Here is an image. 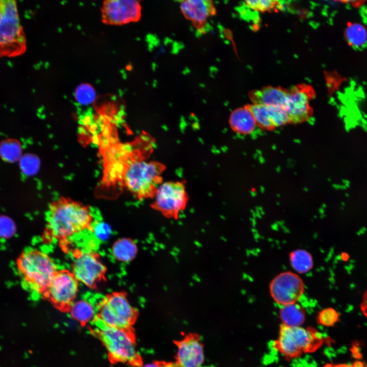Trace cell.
Segmentation results:
<instances>
[{
  "mask_svg": "<svg viewBox=\"0 0 367 367\" xmlns=\"http://www.w3.org/2000/svg\"><path fill=\"white\" fill-rule=\"evenodd\" d=\"M16 231L15 223L11 219L5 216H0V237L8 239L12 237Z\"/></svg>",
  "mask_w": 367,
  "mask_h": 367,
  "instance_id": "obj_29",
  "label": "cell"
},
{
  "mask_svg": "<svg viewBox=\"0 0 367 367\" xmlns=\"http://www.w3.org/2000/svg\"><path fill=\"white\" fill-rule=\"evenodd\" d=\"M69 312L71 317L82 326L91 322L96 314L95 306L90 301L86 300L75 301Z\"/></svg>",
  "mask_w": 367,
  "mask_h": 367,
  "instance_id": "obj_21",
  "label": "cell"
},
{
  "mask_svg": "<svg viewBox=\"0 0 367 367\" xmlns=\"http://www.w3.org/2000/svg\"><path fill=\"white\" fill-rule=\"evenodd\" d=\"M78 283L71 271L57 270L43 297L58 310L68 312L76 297Z\"/></svg>",
  "mask_w": 367,
  "mask_h": 367,
  "instance_id": "obj_10",
  "label": "cell"
},
{
  "mask_svg": "<svg viewBox=\"0 0 367 367\" xmlns=\"http://www.w3.org/2000/svg\"><path fill=\"white\" fill-rule=\"evenodd\" d=\"M142 367H176V365L172 363L159 361L148 363Z\"/></svg>",
  "mask_w": 367,
  "mask_h": 367,
  "instance_id": "obj_32",
  "label": "cell"
},
{
  "mask_svg": "<svg viewBox=\"0 0 367 367\" xmlns=\"http://www.w3.org/2000/svg\"><path fill=\"white\" fill-rule=\"evenodd\" d=\"M323 335L312 327L289 326L281 324L273 348L289 360L318 350L324 343Z\"/></svg>",
  "mask_w": 367,
  "mask_h": 367,
  "instance_id": "obj_5",
  "label": "cell"
},
{
  "mask_svg": "<svg viewBox=\"0 0 367 367\" xmlns=\"http://www.w3.org/2000/svg\"><path fill=\"white\" fill-rule=\"evenodd\" d=\"M92 230H93L96 236L101 239L108 238L110 232L109 226L103 223H97L94 227L93 226Z\"/></svg>",
  "mask_w": 367,
  "mask_h": 367,
  "instance_id": "obj_30",
  "label": "cell"
},
{
  "mask_svg": "<svg viewBox=\"0 0 367 367\" xmlns=\"http://www.w3.org/2000/svg\"><path fill=\"white\" fill-rule=\"evenodd\" d=\"M174 343L177 347L176 367H201L204 361V347L198 334H187Z\"/></svg>",
  "mask_w": 367,
  "mask_h": 367,
  "instance_id": "obj_14",
  "label": "cell"
},
{
  "mask_svg": "<svg viewBox=\"0 0 367 367\" xmlns=\"http://www.w3.org/2000/svg\"><path fill=\"white\" fill-rule=\"evenodd\" d=\"M102 22L123 25L138 21L142 16V6L136 0H107L101 8Z\"/></svg>",
  "mask_w": 367,
  "mask_h": 367,
  "instance_id": "obj_12",
  "label": "cell"
},
{
  "mask_svg": "<svg viewBox=\"0 0 367 367\" xmlns=\"http://www.w3.org/2000/svg\"><path fill=\"white\" fill-rule=\"evenodd\" d=\"M289 90L280 87L267 86L252 91L249 97L253 103L279 108L284 110Z\"/></svg>",
  "mask_w": 367,
  "mask_h": 367,
  "instance_id": "obj_17",
  "label": "cell"
},
{
  "mask_svg": "<svg viewBox=\"0 0 367 367\" xmlns=\"http://www.w3.org/2000/svg\"><path fill=\"white\" fill-rule=\"evenodd\" d=\"M304 290L302 279L297 274L291 271L280 273L272 280L269 285L272 298L281 306L296 303Z\"/></svg>",
  "mask_w": 367,
  "mask_h": 367,
  "instance_id": "obj_11",
  "label": "cell"
},
{
  "mask_svg": "<svg viewBox=\"0 0 367 367\" xmlns=\"http://www.w3.org/2000/svg\"><path fill=\"white\" fill-rule=\"evenodd\" d=\"M22 154L20 143L14 139H7L0 144V157L4 161L14 163L20 160Z\"/></svg>",
  "mask_w": 367,
  "mask_h": 367,
  "instance_id": "obj_23",
  "label": "cell"
},
{
  "mask_svg": "<svg viewBox=\"0 0 367 367\" xmlns=\"http://www.w3.org/2000/svg\"><path fill=\"white\" fill-rule=\"evenodd\" d=\"M260 126L270 128L289 122L287 116L282 109L252 103L246 106Z\"/></svg>",
  "mask_w": 367,
  "mask_h": 367,
  "instance_id": "obj_16",
  "label": "cell"
},
{
  "mask_svg": "<svg viewBox=\"0 0 367 367\" xmlns=\"http://www.w3.org/2000/svg\"><path fill=\"white\" fill-rule=\"evenodd\" d=\"M281 2L272 0L246 1L243 4L246 8L257 12L271 11L281 8Z\"/></svg>",
  "mask_w": 367,
  "mask_h": 367,
  "instance_id": "obj_25",
  "label": "cell"
},
{
  "mask_svg": "<svg viewBox=\"0 0 367 367\" xmlns=\"http://www.w3.org/2000/svg\"><path fill=\"white\" fill-rule=\"evenodd\" d=\"M289 260L292 268L300 274L308 272L313 266L312 255L303 249H297L292 251L289 254Z\"/></svg>",
  "mask_w": 367,
  "mask_h": 367,
  "instance_id": "obj_22",
  "label": "cell"
},
{
  "mask_svg": "<svg viewBox=\"0 0 367 367\" xmlns=\"http://www.w3.org/2000/svg\"><path fill=\"white\" fill-rule=\"evenodd\" d=\"M17 267L25 287L32 293L43 296L57 271L53 260L37 249H29L23 252L17 259Z\"/></svg>",
  "mask_w": 367,
  "mask_h": 367,
  "instance_id": "obj_4",
  "label": "cell"
},
{
  "mask_svg": "<svg viewBox=\"0 0 367 367\" xmlns=\"http://www.w3.org/2000/svg\"><path fill=\"white\" fill-rule=\"evenodd\" d=\"M180 9L184 17L199 30H203L208 19L216 14V7L212 1H182Z\"/></svg>",
  "mask_w": 367,
  "mask_h": 367,
  "instance_id": "obj_15",
  "label": "cell"
},
{
  "mask_svg": "<svg viewBox=\"0 0 367 367\" xmlns=\"http://www.w3.org/2000/svg\"><path fill=\"white\" fill-rule=\"evenodd\" d=\"M323 367H363V364L361 362L356 361L352 364L346 363H330L325 364Z\"/></svg>",
  "mask_w": 367,
  "mask_h": 367,
  "instance_id": "obj_31",
  "label": "cell"
},
{
  "mask_svg": "<svg viewBox=\"0 0 367 367\" xmlns=\"http://www.w3.org/2000/svg\"><path fill=\"white\" fill-rule=\"evenodd\" d=\"M89 329L105 347L111 363L142 367V358L136 348L133 327L122 329L110 327L95 317L90 323Z\"/></svg>",
  "mask_w": 367,
  "mask_h": 367,
  "instance_id": "obj_3",
  "label": "cell"
},
{
  "mask_svg": "<svg viewBox=\"0 0 367 367\" xmlns=\"http://www.w3.org/2000/svg\"><path fill=\"white\" fill-rule=\"evenodd\" d=\"M314 95L313 89L306 84L295 86L289 90L288 99L284 111L289 122L299 123L309 118L311 112L309 101Z\"/></svg>",
  "mask_w": 367,
  "mask_h": 367,
  "instance_id": "obj_13",
  "label": "cell"
},
{
  "mask_svg": "<svg viewBox=\"0 0 367 367\" xmlns=\"http://www.w3.org/2000/svg\"><path fill=\"white\" fill-rule=\"evenodd\" d=\"M95 95L94 89L87 84L78 86L75 91L76 98L82 104H88L92 102L95 98Z\"/></svg>",
  "mask_w": 367,
  "mask_h": 367,
  "instance_id": "obj_28",
  "label": "cell"
},
{
  "mask_svg": "<svg viewBox=\"0 0 367 367\" xmlns=\"http://www.w3.org/2000/svg\"><path fill=\"white\" fill-rule=\"evenodd\" d=\"M95 317L107 326L132 328L139 312L129 303L124 292H115L103 297L95 306Z\"/></svg>",
  "mask_w": 367,
  "mask_h": 367,
  "instance_id": "obj_7",
  "label": "cell"
},
{
  "mask_svg": "<svg viewBox=\"0 0 367 367\" xmlns=\"http://www.w3.org/2000/svg\"><path fill=\"white\" fill-rule=\"evenodd\" d=\"M151 207L169 219H177L186 207L188 195L181 181H167L158 187Z\"/></svg>",
  "mask_w": 367,
  "mask_h": 367,
  "instance_id": "obj_8",
  "label": "cell"
},
{
  "mask_svg": "<svg viewBox=\"0 0 367 367\" xmlns=\"http://www.w3.org/2000/svg\"><path fill=\"white\" fill-rule=\"evenodd\" d=\"M93 224L89 207L62 197L49 205L44 237L48 242L58 241L64 248L70 238L86 230H92Z\"/></svg>",
  "mask_w": 367,
  "mask_h": 367,
  "instance_id": "obj_2",
  "label": "cell"
},
{
  "mask_svg": "<svg viewBox=\"0 0 367 367\" xmlns=\"http://www.w3.org/2000/svg\"><path fill=\"white\" fill-rule=\"evenodd\" d=\"M347 41L352 46L360 47L364 44L367 40V32L363 25L359 23H351L346 30Z\"/></svg>",
  "mask_w": 367,
  "mask_h": 367,
  "instance_id": "obj_24",
  "label": "cell"
},
{
  "mask_svg": "<svg viewBox=\"0 0 367 367\" xmlns=\"http://www.w3.org/2000/svg\"><path fill=\"white\" fill-rule=\"evenodd\" d=\"M360 308L362 314L367 318V289L363 295Z\"/></svg>",
  "mask_w": 367,
  "mask_h": 367,
  "instance_id": "obj_33",
  "label": "cell"
},
{
  "mask_svg": "<svg viewBox=\"0 0 367 367\" xmlns=\"http://www.w3.org/2000/svg\"><path fill=\"white\" fill-rule=\"evenodd\" d=\"M20 168L25 175L35 174L39 167L37 158L33 155L26 154L22 156L19 160Z\"/></svg>",
  "mask_w": 367,
  "mask_h": 367,
  "instance_id": "obj_27",
  "label": "cell"
},
{
  "mask_svg": "<svg viewBox=\"0 0 367 367\" xmlns=\"http://www.w3.org/2000/svg\"><path fill=\"white\" fill-rule=\"evenodd\" d=\"M229 122L233 130L243 134L252 131L256 123L246 106L234 110L230 116Z\"/></svg>",
  "mask_w": 367,
  "mask_h": 367,
  "instance_id": "obj_18",
  "label": "cell"
},
{
  "mask_svg": "<svg viewBox=\"0 0 367 367\" xmlns=\"http://www.w3.org/2000/svg\"><path fill=\"white\" fill-rule=\"evenodd\" d=\"M340 314L333 308L327 307L318 313V323L323 326H333L339 320Z\"/></svg>",
  "mask_w": 367,
  "mask_h": 367,
  "instance_id": "obj_26",
  "label": "cell"
},
{
  "mask_svg": "<svg viewBox=\"0 0 367 367\" xmlns=\"http://www.w3.org/2000/svg\"><path fill=\"white\" fill-rule=\"evenodd\" d=\"M112 254L117 261L128 263L136 256L138 248L136 242L130 238H121L116 241L112 247Z\"/></svg>",
  "mask_w": 367,
  "mask_h": 367,
  "instance_id": "obj_19",
  "label": "cell"
},
{
  "mask_svg": "<svg viewBox=\"0 0 367 367\" xmlns=\"http://www.w3.org/2000/svg\"><path fill=\"white\" fill-rule=\"evenodd\" d=\"M282 324L289 326H301L306 318L304 308L297 302L282 306L279 310Z\"/></svg>",
  "mask_w": 367,
  "mask_h": 367,
  "instance_id": "obj_20",
  "label": "cell"
},
{
  "mask_svg": "<svg viewBox=\"0 0 367 367\" xmlns=\"http://www.w3.org/2000/svg\"><path fill=\"white\" fill-rule=\"evenodd\" d=\"M27 48L17 1L0 0V58L20 56Z\"/></svg>",
  "mask_w": 367,
  "mask_h": 367,
  "instance_id": "obj_6",
  "label": "cell"
},
{
  "mask_svg": "<svg viewBox=\"0 0 367 367\" xmlns=\"http://www.w3.org/2000/svg\"><path fill=\"white\" fill-rule=\"evenodd\" d=\"M149 154L135 152L117 164L109 183V190H125L139 200L153 198L163 182L166 166L157 161H147Z\"/></svg>",
  "mask_w": 367,
  "mask_h": 367,
  "instance_id": "obj_1",
  "label": "cell"
},
{
  "mask_svg": "<svg viewBox=\"0 0 367 367\" xmlns=\"http://www.w3.org/2000/svg\"><path fill=\"white\" fill-rule=\"evenodd\" d=\"M73 257L71 272L78 282L94 289L106 280L107 269L97 253L75 249Z\"/></svg>",
  "mask_w": 367,
  "mask_h": 367,
  "instance_id": "obj_9",
  "label": "cell"
}]
</instances>
